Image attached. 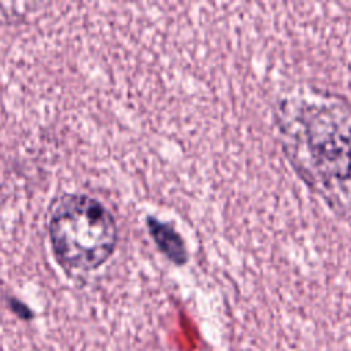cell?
<instances>
[{
	"instance_id": "6da1fadb",
	"label": "cell",
	"mask_w": 351,
	"mask_h": 351,
	"mask_svg": "<svg viewBox=\"0 0 351 351\" xmlns=\"http://www.w3.org/2000/svg\"><path fill=\"white\" fill-rule=\"evenodd\" d=\"M284 106L281 130L292 162L325 197L351 203V108L326 99Z\"/></svg>"
},
{
	"instance_id": "7a4b0ae2",
	"label": "cell",
	"mask_w": 351,
	"mask_h": 351,
	"mask_svg": "<svg viewBox=\"0 0 351 351\" xmlns=\"http://www.w3.org/2000/svg\"><path fill=\"white\" fill-rule=\"evenodd\" d=\"M48 229L58 261L80 271L103 265L118 240L112 214L86 195L63 196L51 213Z\"/></svg>"
},
{
	"instance_id": "3957f363",
	"label": "cell",
	"mask_w": 351,
	"mask_h": 351,
	"mask_svg": "<svg viewBox=\"0 0 351 351\" xmlns=\"http://www.w3.org/2000/svg\"><path fill=\"white\" fill-rule=\"evenodd\" d=\"M147 223H148L151 236L154 237L160 251L174 263L177 265L184 263L188 258L186 247L182 237L174 230V228H171L167 223L159 222L155 218H148Z\"/></svg>"
}]
</instances>
